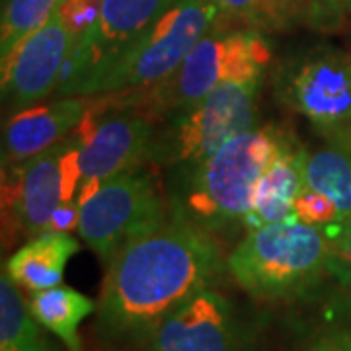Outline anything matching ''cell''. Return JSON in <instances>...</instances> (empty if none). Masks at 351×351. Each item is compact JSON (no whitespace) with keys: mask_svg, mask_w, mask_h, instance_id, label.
Masks as SVG:
<instances>
[{"mask_svg":"<svg viewBox=\"0 0 351 351\" xmlns=\"http://www.w3.org/2000/svg\"><path fill=\"white\" fill-rule=\"evenodd\" d=\"M147 351H244V330L232 304L199 289L154 328Z\"/></svg>","mask_w":351,"mask_h":351,"instance_id":"13","label":"cell"},{"mask_svg":"<svg viewBox=\"0 0 351 351\" xmlns=\"http://www.w3.org/2000/svg\"><path fill=\"white\" fill-rule=\"evenodd\" d=\"M66 0H4L0 22V55H6L29 32L61 10Z\"/></svg>","mask_w":351,"mask_h":351,"instance_id":"20","label":"cell"},{"mask_svg":"<svg viewBox=\"0 0 351 351\" xmlns=\"http://www.w3.org/2000/svg\"><path fill=\"white\" fill-rule=\"evenodd\" d=\"M211 2L221 10V16H228L248 24H262L260 0H211Z\"/></svg>","mask_w":351,"mask_h":351,"instance_id":"24","label":"cell"},{"mask_svg":"<svg viewBox=\"0 0 351 351\" xmlns=\"http://www.w3.org/2000/svg\"><path fill=\"white\" fill-rule=\"evenodd\" d=\"M221 18L211 0H178L119 55L100 66L73 96L131 94L164 84Z\"/></svg>","mask_w":351,"mask_h":351,"instance_id":"2","label":"cell"},{"mask_svg":"<svg viewBox=\"0 0 351 351\" xmlns=\"http://www.w3.org/2000/svg\"><path fill=\"white\" fill-rule=\"evenodd\" d=\"M311 12L318 22L336 24L351 16V0H311Z\"/></svg>","mask_w":351,"mask_h":351,"instance_id":"26","label":"cell"},{"mask_svg":"<svg viewBox=\"0 0 351 351\" xmlns=\"http://www.w3.org/2000/svg\"><path fill=\"white\" fill-rule=\"evenodd\" d=\"M152 131L147 113H106L98 119L88 104L76 129L82 172L76 205L86 203L106 180L135 168L149 151Z\"/></svg>","mask_w":351,"mask_h":351,"instance_id":"10","label":"cell"},{"mask_svg":"<svg viewBox=\"0 0 351 351\" xmlns=\"http://www.w3.org/2000/svg\"><path fill=\"white\" fill-rule=\"evenodd\" d=\"M76 39L59 10L20 39L6 55H0L2 98L12 112L36 106L55 90Z\"/></svg>","mask_w":351,"mask_h":351,"instance_id":"9","label":"cell"},{"mask_svg":"<svg viewBox=\"0 0 351 351\" xmlns=\"http://www.w3.org/2000/svg\"><path fill=\"white\" fill-rule=\"evenodd\" d=\"M29 308L41 326L49 330L71 351H80L78 326L98 306L75 289L57 285L34 293Z\"/></svg>","mask_w":351,"mask_h":351,"instance_id":"18","label":"cell"},{"mask_svg":"<svg viewBox=\"0 0 351 351\" xmlns=\"http://www.w3.org/2000/svg\"><path fill=\"white\" fill-rule=\"evenodd\" d=\"M269 63L271 51L258 32L211 29L189 51L172 78L151 88V101L184 112L225 82L262 78Z\"/></svg>","mask_w":351,"mask_h":351,"instance_id":"6","label":"cell"},{"mask_svg":"<svg viewBox=\"0 0 351 351\" xmlns=\"http://www.w3.org/2000/svg\"><path fill=\"white\" fill-rule=\"evenodd\" d=\"M328 234L326 271L351 291V221L324 228Z\"/></svg>","mask_w":351,"mask_h":351,"instance_id":"21","label":"cell"},{"mask_svg":"<svg viewBox=\"0 0 351 351\" xmlns=\"http://www.w3.org/2000/svg\"><path fill=\"white\" fill-rule=\"evenodd\" d=\"M6 271L0 277V351H57Z\"/></svg>","mask_w":351,"mask_h":351,"instance_id":"19","label":"cell"},{"mask_svg":"<svg viewBox=\"0 0 351 351\" xmlns=\"http://www.w3.org/2000/svg\"><path fill=\"white\" fill-rule=\"evenodd\" d=\"M295 221H301L304 225L328 228L339 223L338 207L328 199L326 195L302 188L299 197L295 201Z\"/></svg>","mask_w":351,"mask_h":351,"instance_id":"22","label":"cell"},{"mask_svg":"<svg viewBox=\"0 0 351 351\" xmlns=\"http://www.w3.org/2000/svg\"><path fill=\"white\" fill-rule=\"evenodd\" d=\"M328 234L301 221L248 230L226 258V269L244 291L262 299L302 293L326 271Z\"/></svg>","mask_w":351,"mask_h":351,"instance_id":"3","label":"cell"},{"mask_svg":"<svg viewBox=\"0 0 351 351\" xmlns=\"http://www.w3.org/2000/svg\"><path fill=\"white\" fill-rule=\"evenodd\" d=\"M304 156L301 147L283 137L276 158L263 170L256 186L252 207L242 219L246 230L281 221H295V201L304 188Z\"/></svg>","mask_w":351,"mask_h":351,"instance_id":"15","label":"cell"},{"mask_svg":"<svg viewBox=\"0 0 351 351\" xmlns=\"http://www.w3.org/2000/svg\"><path fill=\"white\" fill-rule=\"evenodd\" d=\"M262 24L285 25L311 8V0H260Z\"/></svg>","mask_w":351,"mask_h":351,"instance_id":"23","label":"cell"},{"mask_svg":"<svg viewBox=\"0 0 351 351\" xmlns=\"http://www.w3.org/2000/svg\"><path fill=\"white\" fill-rule=\"evenodd\" d=\"M90 96H59L10 115L4 125L2 166H14L47 151L78 129L86 115Z\"/></svg>","mask_w":351,"mask_h":351,"instance_id":"14","label":"cell"},{"mask_svg":"<svg viewBox=\"0 0 351 351\" xmlns=\"http://www.w3.org/2000/svg\"><path fill=\"white\" fill-rule=\"evenodd\" d=\"M260 82L262 78L230 80L180 112L168 138L166 162L191 174L230 138L250 131Z\"/></svg>","mask_w":351,"mask_h":351,"instance_id":"7","label":"cell"},{"mask_svg":"<svg viewBox=\"0 0 351 351\" xmlns=\"http://www.w3.org/2000/svg\"><path fill=\"white\" fill-rule=\"evenodd\" d=\"M332 143L304 156V188L326 195L338 207L339 223L351 221V137Z\"/></svg>","mask_w":351,"mask_h":351,"instance_id":"17","label":"cell"},{"mask_svg":"<svg viewBox=\"0 0 351 351\" xmlns=\"http://www.w3.org/2000/svg\"><path fill=\"white\" fill-rule=\"evenodd\" d=\"M73 138L39 152L24 162L10 166V176L2 180V213L25 237L51 230L53 219L64 207V154ZM75 207V205H73Z\"/></svg>","mask_w":351,"mask_h":351,"instance_id":"12","label":"cell"},{"mask_svg":"<svg viewBox=\"0 0 351 351\" xmlns=\"http://www.w3.org/2000/svg\"><path fill=\"white\" fill-rule=\"evenodd\" d=\"M178 0H100L96 22L78 38L64 63L59 96H73L92 73L112 61Z\"/></svg>","mask_w":351,"mask_h":351,"instance_id":"11","label":"cell"},{"mask_svg":"<svg viewBox=\"0 0 351 351\" xmlns=\"http://www.w3.org/2000/svg\"><path fill=\"white\" fill-rule=\"evenodd\" d=\"M166 221L158 186L138 166L106 180L78 207V234L106 263L127 242L160 228Z\"/></svg>","mask_w":351,"mask_h":351,"instance_id":"5","label":"cell"},{"mask_svg":"<svg viewBox=\"0 0 351 351\" xmlns=\"http://www.w3.org/2000/svg\"><path fill=\"white\" fill-rule=\"evenodd\" d=\"M279 94L328 138L351 137V55L314 51L285 64Z\"/></svg>","mask_w":351,"mask_h":351,"instance_id":"8","label":"cell"},{"mask_svg":"<svg viewBox=\"0 0 351 351\" xmlns=\"http://www.w3.org/2000/svg\"><path fill=\"white\" fill-rule=\"evenodd\" d=\"M223 269L209 230L184 209L160 228L127 242L108 263L96 330L112 341H147L154 328Z\"/></svg>","mask_w":351,"mask_h":351,"instance_id":"1","label":"cell"},{"mask_svg":"<svg viewBox=\"0 0 351 351\" xmlns=\"http://www.w3.org/2000/svg\"><path fill=\"white\" fill-rule=\"evenodd\" d=\"M308 351H351V326L332 328L318 334Z\"/></svg>","mask_w":351,"mask_h":351,"instance_id":"25","label":"cell"},{"mask_svg":"<svg viewBox=\"0 0 351 351\" xmlns=\"http://www.w3.org/2000/svg\"><path fill=\"white\" fill-rule=\"evenodd\" d=\"M80 250V242L64 230H45L10 256L4 271L18 287L32 293L57 287L63 281L69 260Z\"/></svg>","mask_w":351,"mask_h":351,"instance_id":"16","label":"cell"},{"mask_svg":"<svg viewBox=\"0 0 351 351\" xmlns=\"http://www.w3.org/2000/svg\"><path fill=\"white\" fill-rule=\"evenodd\" d=\"M281 141L283 135L271 127L250 129L230 138L191 172L184 211L207 230L242 221Z\"/></svg>","mask_w":351,"mask_h":351,"instance_id":"4","label":"cell"}]
</instances>
